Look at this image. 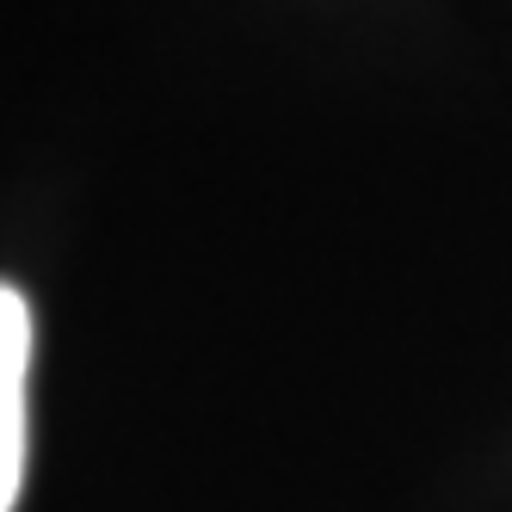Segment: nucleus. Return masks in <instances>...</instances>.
<instances>
[{
	"label": "nucleus",
	"instance_id": "f257e3e1",
	"mask_svg": "<svg viewBox=\"0 0 512 512\" xmlns=\"http://www.w3.org/2000/svg\"><path fill=\"white\" fill-rule=\"evenodd\" d=\"M25 383H31V303L0 278V512L25 488Z\"/></svg>",
	"mask_w": 512,
	"mask_h": 512
}]
</instances>
